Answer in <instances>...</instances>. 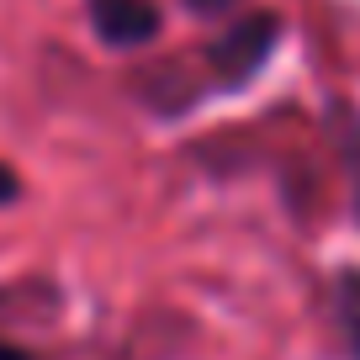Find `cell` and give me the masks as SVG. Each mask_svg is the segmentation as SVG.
Instances as JSON below:
<instances>
[{"label": "cell", "mask_w": 360, "mask_h": 360, "mask_svg": "<svg viewBox=\"0 0 360 360\" xmlns=\"http://www.w3.org/2000/svg\"><path fill=\"white\" fill-rule=\"evenodd\" d=\"M191 11H223V6H233V0H186Z\"/></svg>", "instance_id": "5"}, {"label": "cell", "mask_w": 360, "mask_h": 360, "mask_svg": "<svg viewBox=\"0 0 360 360\" xmlns=\"http://www.w3.org/2000/svg\"><path fill=\"white\" fill-rule=\"evenodd\" d=\"M270 43H276V16H244V22L228 37H217V48H212L217 75H223L228 85H244V79L265 64Z\"/></svg>", "instance_id": "1"}, {"label": "cell", "mask_w": 360, "mask_h": 360, "mask_svg": "<svg viewBox=\"0 0 360 360\" xmlns=\"http://www.w3.org/2000/svg\"><path fill=\"white\" fill-rule=\"evenodd\" d=\"M0 360H32L27 349H16V345H0Z\"/></svg>", "instance_id": "6"}, {"label": "cell", "mask_w": 360, "mask_h": 360, "mask_svg": "<svg viewBox=\"0 0 360 360\" xmlns=\"http://www.w3.org/2000/svg\"><path fill=\"white\" fill-rule=\"evenodd\" d=\"M16 191H22V186H16V175H11V169H6V165H0V207L11 202Z\"/></svg>", "instance_id": "4"}, {"label": "cell", "mask_w": 360, "mask_h": 360, "mask_svg": "<svg viewBox=\"0 0 360 360\" xmlns=\"http://www.w3.org/2000/svg\"><path fill=\"white\" fill-rule=\"evenodd\" d=\"M90 22L112 48H138L159 32V11L148 0H90Z\"/></svg>", "instance_id": "2"}, {"label": "cell", "mask_w": 360, "mask_h": 360, "mask_svg": "<svg viewBox=\"0 0 360 360\" xmlns=\"http://www.w3.org/2000/svg\"><path fill=\"white\" fill-rule=\"evenodd\" d=\"M339 323L349 334V349L360 355V276H345L339 281Z\"/></svg>", "instance_id": "3"}]
</instances>
